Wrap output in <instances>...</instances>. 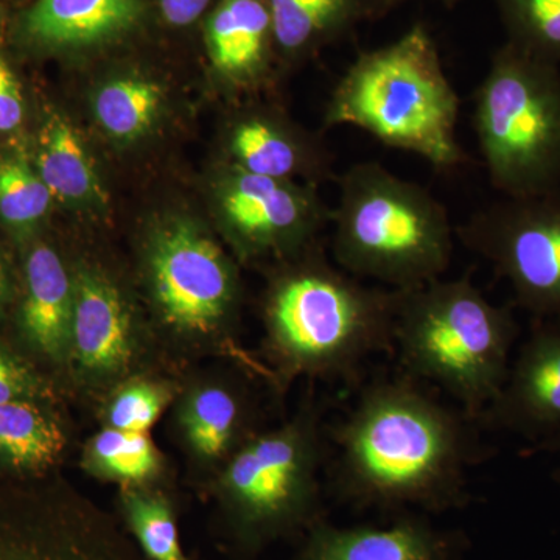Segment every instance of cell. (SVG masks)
<instances>
[{"label": "cell", "mask_w": 560, "mask_h": 560, "mask_svg": "<svg viewBox=\"0 0 560 560\" xmlns=\"http://www.w3.org/2000/svg\"><path fill=\"white\" fill-rule=\"evenodd\" d=\"M469 422L410 375L371 383L334 434L341 492L371 506H460L480 448Z\"/></svg>", "instance_id": "obj_1"}, {"label": "cell", "mask_w": 560, "mask_h": 560, "mask_svg": "<svg viewBox=\"0 0 560 560\" xmlns=\"http://www.w3.org/2000/svg\"><path fill=\"white\" fill-rule=\"evenodd\" d=\"M396 305L397 290L364 285L323 259L283 268L265 302L271 381L355 374L393 349Z\"/></svg>", "instance_id": "obj_2"}, {"label": "cell", "mask_w": 560, "mask_h": 560, "mask_svg": "<svg viewBox=\"0 0 560 560\" xmlns=\"http://www.w3.org/2000/svg\"><path fill=\"white\" fill-rule=\"evenodd\" d=\"M458 116L459 97L436 43L418 24L388 46L357 57L331 92L324 125L359 128L438 171H455L467 161L456 138Z\"/></svg>", "instance_id": "obj_3"}, {"label": "cell", "mask_w": 560, "mask_h": 560, "mask_svg": "<svg viewBox=\"0 0 560 560\" xmlns=\"http://www.w3.org/2000/svg\"><path fill=\"white\" fill-rule=\"evenodd\" d=\"M517 337L512 308L490 302L470 275L397 290L393 349L404 374L438 386L477 422L506 382Z\"/></svg>", "instance_id": "obj_4"}, {"label": "cell", "mask_w": 560, "mask_h": 560, "mask_svg": "<svg viewBox=\"0 0 560 560\" xmlns=\"http://www.w3.org/2000/svg\"><path fill=\"white\" fill-rule=\"evenodd\" d=\"M338 184L331 249L342 271L390 290L416 289L444 276L456 228L430 190L374 161L353 164Z\"/></svg>", "instance_id": "obj_5"}, {"label": "cell", "mask_w": 560, "mask_h": 560, "mask_svg": "<svg viewBox=\"0 0 560 560\" xmlns=\"http://www.w3.org/2000/svg\"><path fill=\"white\" fill-rule=\"evenodd\" d=\"M471 125L493 189L503 197L560 184V65L504 43L475 92Z\"/></svg>", "instance_id": "obj_6"}, {"label": "cell", "mask_w": 560, "mask_h": 560, "mask_svg": "<svg viewBox=\"0 0 560 560\" xmlns=\"http://www.w3.org/2000/svg\"><path fill=\"white\" fill-rule=\"evenodd\" d=\"M323 460V422L315 404L276 429L257 431L231 456L213 490L242 548L260 550L318 522Z\"/></svg>", "instance_id": "obj_7"}, {"label": "cell", "mask_w": 560, "mask_h": 560, "mask_svg": "<svg viewBox=\"0 0 560 560\" xmlns=\"http://www.w3.org/2000/svg\"><path fill=\"white\" fill-rule=\"evenodd\" d=\"M147 282L161 326L183 353H226L270 377L232 338L238 283L219 243L197 224L172 220L151 235Z\"/></svg>", "instance_id": "obj_8"}, {"label": "cell", "mask_w": 560, "mask_h": 560, "mask_svg": "<svg viewBox=\"0 0 560 560\" xmlns=\"http://www.w3.org/2000/svg\"><path fill=\"white\" fill-rule=\"evenodd\" d=\"M130 533L57 474L0 480V560H142Z\"/></svg>", "instance_id": "obj_9"}, {"label": "cell", "mask_w": 560, "mask_h": 560, "mask_svg": "<svg viewBox=\"0 0 560 560\" xmlns=\"http://www.w3.org/2000/svg\"><path fill=\"white\" fill-rule=\"evenodd\" d=\"M456 237L510 283L517 307L533 319H560V184L477 210Z\"/></svg>", "instance_id": "obj_10"}, {"label": "cell", "mask_w": 560, "mask_h": 560, "mask_svg": "<svg viewBox=\"0 0 560 560\" xmlns=\"http://www.w3.org/2000/svg\"><path fill=\"white\" fill-rule=\"evenodd\" d=\"M153 349L124 290L97 268H77L65 394L105 399L121 383L149 374Z\"/></svg>", "instance_id": "obj_11"}, {"label": "cell", "mask_w": 560, "mask_h": 560, "mask_svg": "<svg viewBox=\"0 0 560 560\" xmlns=\"http://www.w3.org/2000/svg\"><path fill=\"white\" fill-rule=\"evenodd\" d=\"M72 315L73 271L51 243L35 238L21 248L16 301L3 335L61 389Z\"/></svg>", "instance_id": "obj_12"}, {"label": "cell", "mask_w": 560, "mask_h": 560, "mask_svg": "<svg viewBox=\"0 0 560 560\" xmlns=\"http://www.w3.org/2000/svg\"><path fill=\"white\" fill-rule=\"evenodd\" d=\"M221 213L243 253L249 257H289L307 245L331 210L311 189L293 180L238 171L221 187Z\"/></svg>", "instance_id": "obj_13"}, {"label": "cell", "mask_w": 560, "mask_h": 560, "mask_svg": "<svg viewBox=\"0 0 560 560\" xmlns=\"http://www.w3.org/2000/svg\"><path fill=\"white\" fill-rule=\"evenodd\" d=\"M480 422L525 438L533 451L559 436L560 319H534L506 382Z\"/></svg>", "instance_id": "obj_14"}, {"label": "cell", "mask_w": 560, "mask_h": 560, "mask_svg": "<svg viewBox=\"0 0 560 560\" xmlns=\"http://www.w3.org/2000/svg\"><path fill=\"white\" fill-rule=\"evenodd\" d=\"M458 551L451 534L422 518L352 528L316 522L296 560H456Z\"/></svg>", "instance_id": "obj_15"}, {"label": "cell", "mask_w": 560, "mask_h": 560, "mask_svg": "<svg viewBox=\"0 0 560 560\" xmlns=\"http://www.w3.org/2000/svg\"><path fill=\"white\" fill-rule=\"evenodd\" d=\"M248 393L234 382L212 378L179 397L176 423L195 460L220 470L257 433Z\"/></svg>", "instance_id": "obj_16"}, {"label": "cell", "mask_w": 560, "mask_h": 560, "mask_svg": "<svg viewBox=\"0 0 560 560\" xmlns=\"http://www.w3.org/2000/svg\"><path fill=\"white\" fill-rule=\"evenodd\" d=\"M139 14V0H35L18 18L14 36L32 51L77 49L130 31Z\"/></svg>", "instance_id": "obj_17"}, {"label": "cell", "mask_w": 560, "mask_h": 560, "mask_svg": "<svg viewBox=\"0 0 560 560\" xmlns=\"http://www.w3.org/2000/svg\"><path fill=\"white\" fill-rule=\"evenodd\" d=\"M61 401L22 399L0 404V480L49 477L68 451Z\"/></svg>", "instance_id": "obj_18"}, {"label": "cell", "mask_w": 560, "mask_h": 560, "mask_svg": "<svg viewBox=\"0 0 560 560\" xmlns=\"http://www.w3.org/2000/svg\"><path fill=\"white\" fill-rule=\"evenodd\" d=\"M230 149L235 168L250 175L279 180L330 175L323 147L268 114H249L238 120L231 131Z\"/></svg>", "instance_id": "obj_19"}, {"label": "cell", "mask_w": 560, "mask_h": 560, "mask_svg": "<svg viewBox=\"0 0 560 560\" xmlns=\"http://www.w3.org/2000/svg\"><path fill=\"white\" fill-rule=\"evenodd\" d=\"M206 39L221 75L238 83H259L276 49L267 2L223 0L210 18Z\"/></svg>", "instance_id": "obj_20"}, {"label": "cell", "mask_w": 560, "mask_h": 560, "mask_svg": "<svg viewBox=\"0 0 560 560\" xmlns=\"http://www.w3.org/2000/svg\"><path fill=\"white\" fill-rule=\"evenodd\" d=\"M276 50L296 58L383 18L381 0H265Z\"/></svg>", "instance_id": "obj_21"}, {"label": "cell", "mask_w": 560, "mask_h": 560, "mask_svg": "<svg viewBox=\"0 0 560 560\" xmlns=\"http://www.w3.org/2000/svg\"><path fill=\"white\" fill-rule=\"evenodd\" d=\"M33 149V164L54 200L83 205L101 197L97 176L79 132L57 109H44Z\"/></svg>", "instance_id": "obj_22"}, {"label": "cell", "mask_w": 560, "mask_h": 560, "mask_svg": "<svg viewBox=\"0 0 560 560\" xmlns=\"http://www.w3.org/2000/svg\"><path fill=\"white\" fill-rule=\"evenodd\" d=\"M81 469L95 480L119 488L158 486L165 474V458L149 433L103 427L84 444Z\"/></svg>", "instance_id": "obj_23"}, {"label": "cell", "mask_w": 560, "mask_h": 560, "mask_svg": "<svg viewBox=\"0 0 560 560\" xmlns=\"http://www.w3.org/2000/svg\"><path fill=\"white\" fill-rule=\"evenodd\" d=\"M54 201L27 151L0 153V226L20 248L38 238Z\"/></svg>", "instance_id": "obj_24"}, {"label": "cell", "mask_w": 560, "mask_h": 560, "mask_svg": "<svg viewBox=\"0 0 560 560\" xmlns=\"http://www.w3.org/2000/svg\"><path fill=\"white\" fill-rule=\"evenodd\" d=\"M120 512L147 560H187L171 499L158 486L120 488Z\"/></svg>", "instance_id": "obj_25"}, {"label": "cell", "mask_w": 560, "mask_h": 560, "mask_svg": "<svg viewBox=\"0 0 560 560\" xmlns=\"http://www.w3.org/2000/svg\"><path fill=\"white\" fill-rule=\"evenodd\" d=\"M161 105L160 84L139 77H121L103 84L94 98V114L110 138L135 140L150 130Z\"/></svg>", "instance_id": "obj_26"}, {"label": "cell", "mask_w": 560, "mask_h": 560, "mask_svg": "<svg viewBox=\"0 0 560 560\" xmlns=\"http://www.w3.org/2000/svg\"><path fill=\"white\" fill-rule=\"evenodd\" d=\"M178 397L175 383L145 374L110 390L102 400V419L109 429L149 433Z\"/></svg>", "instance_id": "obj_27"}, {"label": "cell", "mask_w": 560, "mask_h": 560, "mask_svg": "<svg viewBox=\"0 0 560 560\" xmlns=\"http://www.w3.org/2000/svg\"><path fill=\"white\" fill-rule=\"evenodd\" d=\"M506 43L533 57L560 65V0H492Z\"/></svg>", "instance_id": "obj_28"}, {"label": "cell", "mask_w": 560, "mask_h": 560, "mask_svg": "<svg viewBox=\"0 0 560 560\" xmlns=\"http://www.w3.org/2000/svg\"><path fill=\"white\" fill-rule=\"evenodd\" d=\"M62 397L60 385L0 334V404L22 399L62 401Z\"/></svg>", "instance_id": "obj_29"}, {"label": "cell", "mask_w": 560, "mask_h": 560, "mask_svg": "<svg viewBox=\"0 0 560 560\" xmlns=\"http://www.w3.org/2000/svg\"><path fill=\"white\" fill-rule=\"evenodd\" d=\"M25 119L21 81L7 55L0 50V136L13 135Z\"/></svg>", "instance_id": "obj_30"}, {"label": "cell", "mask_w": 560, "mask_h": 560, "mask_svg": "<svg viewBox=\"0 0 560 560\" xmlns=\"http://www.w3.org/2000/svg\"><path fill=\"white\" fill-rule=\"evenodd\" d=\"M18 293V271L0 249V334L5 331Z\"/></svg>", "instance_id": "obj_31"}, {"label": "cell", "mask_w": 560, "mask_h": 560, "mask_svg": "<svg viewBox=\"0 0 560 560\" xmlns=\"http://www.w3.org/2000/svg\"><path fill=\"white\" fill-rule=\"evenodd\" d=\"M208 3L209 0H160L165 21L176 27H184L197 21Z\"/></svg>", "instance_id": "obj_32"}, {"label": "cell", "mask_w": 560, "mask_h": 560, "mask_svg": "<svg viewBox=\"0 0 560 560\" xmlns=\"http://www.w3.org/2000/svg\"><path fill=\"white\" fill-rule=\"evenodd\" d=\"M407 2H415V0H381V9L382 14L385 16V14H388L390 10L396 9V7L404 5V3ZM440 2L444 3V5H455L456 2H459V0H440Z\"/></svg>", "instance_id": "obj_33"}, {"label": "cell", "mask_w": 560, "mask_h": 560, "mask_svg": "<svg viewBox=\"0 0 560 560\" xmlns=\"http://www.w3.org/2000/svg\"><path fill=\"white\" fill-rule=\"evenodd\" d=\"M534 452L560 453V434L556 436L555 440L545 442V444H541L540 447H537ZM555 481L558 482L560 488V469L555 471Z\"/></svg>", "instance_id": "obj_34"}]
</instances>
